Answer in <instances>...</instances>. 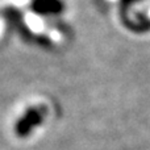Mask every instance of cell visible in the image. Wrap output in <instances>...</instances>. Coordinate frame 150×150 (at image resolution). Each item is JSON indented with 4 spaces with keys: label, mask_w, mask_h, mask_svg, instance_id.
Here are the masks:
<instances>
[{
    "label": "cell",
    "mask_w": 150,
    "mask_h": 150,
    "mask_svg": "<svg viewBox=\"0 0 150 150\" xmlns=\"http://www.w3.org/2000/svg\"><path fill=\"white\" fill-rule=\"evenodd\" d=\"M46 116V108L42 105L29 107L25 111V113L17 120L15 125V132L18 137H26L44 122V119Z\"/></svg>",
    "instance_id": "cell-1"
},
{
    "label": "cell",
    "mask_w": 150,
    "mask_h": 150,
    "mask_svg": "<svg viewBox=\"0 0 150 150\" xmlns=\"http://www.w3.org/2000/svg\"><path fill=\"white\" fill-rule=\"evenodd\" d=\"M30 9L40 16H58L65 11L62 0H32Z\"/></svg>",
    "instance_id": "cell-2"
}]
</instances>
